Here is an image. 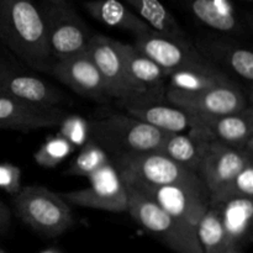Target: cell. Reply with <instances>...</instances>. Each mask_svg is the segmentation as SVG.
<instances>
[{
    "label": "cell",
    "mask_w": 253,
    "mask_h": 253,
    "mask_svg": "<svg viewBox=\"0 0 253 253\" xmlns=\"http://www.w3.org/2000/svg\"><path fill=\"white\" fill-rule=\"evenodd\" d=\"M0 40L30 67L48 73L54 59L43 16L34 0H0Z\"/></svg>",
    "instance_id": "cell-1"
},
{
    "label": "cell",
    "mask_w": 253,
    "mask_h": 253,
    "mask_svg": "<svg viewBox=\"0 0 253 253\" xmlns=\"http://www.w3.org/2000/svg\"><path fill=\"white\" fill-rule=\"evenodd\" d=\"M168 136V132L124 114L89 121V138L110 158L127 153L160 152Z\"/></svg>",
    "instance_id": "cell-2"
},
{
    "label": "cell",
    "mask_w": 253,
    "mask_h": 253,
    "mask_svg": "<svg viewBox=\"0 0 253 253\" xmlns=\"http://www.w3.org/2000/svg\"><path fill=\"white\" fill-rule=\"evenodd\" d=\"M127 192V212L142 229L175 253H202L197 229L175 219L157 203L124 182Z\"/></svg>",
    "instance_id": "cell-3"
},
{
    "label": "cell",
    "mask_w": 253,
    "mask_h": 253,
    "mask_svg": "<svg viewBox=\"0 0 253 253\" xmlns=\"http://www.w3.org/2000/svg\"><path fill=\"white\" fill-rule=\"evenodd\" d=\"M12 205L22 222L46 237L59 236L74 225L68 203L44 187H22L12 197Z\"/></svg>",
    "instance_id": "cell-4"
},
{
    "label": "cell",
    "mask_w": 253,
    "mask_h": 253,
    "mask_svg": "<svg viewBox=\"0 0 253 253\" xmlns=\"http://www.w3.org/2000/svg\"><path fill=\"white\" fill-rule=\"evenodd\" d=\"M46 25L47 41L54 61L85 53L93 35L68 1L39 4Z\"/></svg>",
    "instance_id": "cell-5"
},
{
    "label": "cell",
    "mask_w": 253,
    "mask_h": 253,
    "mask_svg": "<svg viewBox=\"0 0 253 253\" xmlns=\"http://www.w3.org/2000/svg\"><path fill=\"white\" fill-rule=\"evenodd\" d=\"M110 161L123 179L151 187L202 180L198 174L157 151L115 156Z\"/></svg>",
    "instance_id": "cell-6"
},
{
    "label": "cell",
    "mask_w": 253,
    "mask_h": 253,
    "mask_svg": "<svg viewBox=\"0 0 253 253\" xmlns=\"http://www.w3.org/2000/svg\"><path fill=\"white\" fill-rule=\"evenodd\" d=\"M123 180L147 195L173 217L195 229L209 208V192L202 180L162 187H151L131 180Z\"/></svg>",
    "instance_id": "cell-7"
},
{
    "label": "cell",
    "mask_w": 253,
    "mask_h": 253,
    "mask_svg": "<svg viewBox=\"0 0 253 253\" xmlns=\"http://www.w3.org/2000/svg\"><path fill=\"white\" fill-rule=\"evenodd\" d=\"M120 41L104 35H93L86 53L98 68L109 98L128 100H146L142 91L133 85L126 72L125 62L121 56Z\"/></svg>",
    "instance_id": "cell-8"
},
{
    "label": "cell",
    "mask_w": 253,
    "mask_h": 253,
    "mask_svg": "<svg viewBox=\"0 0 253 253\" xmlns=\"http://www.w3.org/2000/svg\"><path fill=\"white\" fill-rule=\"evenodd\" d=\"M89 187L62 194L69 205L109 212L127 211V192L113 163H108L88 178Z\"/></svg>",
    "instance_id": "cell-9"
},
{
    "label": "cell",
    "mask_w": 253,
    "mask_h": 253,
    "mask_svg": "<svg viewBox=\"0 0 253 253\" xmlns=\"http://www.w3.org/2000/svg\"><path fill=\"white\" fill-rule=\"evenodd\" d=\"M188 133L202 141H214L237 148H253V111L208 116L190 114Z\"/></svg>",
    "instance_id": "cell-10"
},
{
    "label": "cell",
    "mask_w": 253,
    "mask_h": 253,
    "mask_svg": "<svg viewBox=\"0 0 253 253\" xmlns=\"http://www.w3.org/2000/svg\"><path fill=\"white\" fill-rule=\"evenodd\" d=\"M133 47L157 63L166 74L210 62L188 39L168 36L155 30L136 36Z\"/></svg>",
    "instance_id": "cell-11"
},
{
    "label": "cell",
    "mask_w": 253,
    "mask_h": 253,
    "mask_svg": "<svg viewBox=\"0 0 253 253\" xmlns=\"http://www.w3.org/2000/svg\"><path fill=\"white\" fill-rule=\"evenodd\" d=\"M166 99L170 105L194 115H227L249 108L237 85L216 86L199 91H182L167 88Z\"/></svg>",
    "instance_id": "cell-12"
},
{
    "label": "cell",
    "mask_w": 253,
    "mask_h": 253,
    "mask_svg": "<svg viewBox=\"0 0 253 253\" xmlns=\"http://www.w3.org/2000/svg\"><path fill=\"white\" fill-rule=\"evenodd\" d=\"M251 163L253 148H237L214 141H205L197 174L211 194Z\"/></svg>",
    "instance_id": "cell-13"
},
{
    "label": "cell",
    "mask_w": 253,
    "mask_h": 253,
    "mask_svg": "<svg viewBox=\"0 0 253 253\" xmlns=\"http://www.w3.org/2000/svg\"><path fill=\"white\" fill-rule=\"evenodd\" d=\"M67 113L59 108H42L16 100L0 91V128L21 132L58 127Z\"/></svg>",
    "instance_id": "cell-14"
},
{
    "label": "cell",
    "mask_w": 253,
    "mask_h": 253,
    "mask_svg": "<svg viewBox=\"0 0 253 253\" xmlns=\"http://www.w3.org/2000/svg\"><path fill=\"white\" fill-rule=\"evenodd\" d=\"M0 91L22 103L42 108H58L64 101L62 91L48 82L4 64H0Z\"/></svg>",
    "instance_id": "cell-15"
},
{
    "label": "cell",
    "mask_w": 253,
    "mask_h": 253,
    "mask_svg": "<svg viewBox=\"0 0 253 253\" xmlns=\"http://www.w3.org/2000/svg\"><path fill=\"white\" fill-rule=\"evenodd\" d=\"M48 73L79 95L95 100L109 99L105 83L88 53L53 61Z\"/></svg>",
    "instance_id": "cell-16"
},
{
    "label": "cell",
    "mask_w": 253,
    "mask_h": 253,
    "mask_svg": "<svg viewBox=\"0 0 253 253\" xmlns=\"http://www.w3.org/2000/svg\"><path fill=\"white\" fill-rule=\"evenodd\" d=\"M205 26L227 35L245 31L244 17L232 0H170Z\"/></svg>",
    "instance_id": "cell-17"
},
{
    "label": "cell",
    "mask_w": 253,
    "mask_h": 253,
    "mask_svg": "<svg viewBox=\"0 0 253 253\" xmlns=\"http://www.w3.org/2000/svg\"><path fill=\"white\" fill-rule=\"evenodd\" d=\"M215 207L220 209L226 253H244V249L251 240L253 200L235 199Z\"/></svg>",
    "instance_id": "cell-18"
},
{
    "label": "cell",
    "mask_w": 253,
    "mask_h": 253,
    "mask_svg": "<svg viewBox=\"0 0 253 253\" xmlns=\"http://www.w3.org/2000/svg\"><path fill=\"white\" fill-rule=\"evenodd\" d=\"M124 106L130 116L165 132L182 133L190 127V114L174 105L128 100L124 103Z\"/></svg>",
    "instance_id": "cell-19"
},
{
    "label": "cell",
    "mask_w": 253,
    "mask_h": 253,
    "mask_svg": "<svg viewBox=\"0 0 253 253\" xmlns=\"http://www.w3.org/2000/svg\"><path fill=\"white\" fill-rule=\"evenodd\" d=\"M119 47L125 62L127 76L133 85L137 86L146 98L161 93L167 79L166 72L152 59L136 49L133 44L120 42Z\"/></svg>",
    "instance_id": "cell-20"
},
{
    "label": "cell",
    "mask_w": 253,
    "mask_h": 253,
    "mask_svg": "<svg viewBox=\"0 0 253 253\" xmlns=\"http://www.w3.org/2000/svg\"><path fill=\"white\" fill-rule=\"evenodd\" d=\"M195 48L207 59L210 57L229 67L245 81L253 79V53L247 47L222 39H202Z\"/></svg>",
    "instance_id": "cell-21"
},
{
    "label": "cell",
    "mask_w": 253,
    "mask_h": 253,
    "mask_svg": "<svg viewBox=\"0 0 253 253\" xmlns=\"http://www.w3.org/2000/svg\"><path fill=\"white\" fill-rule=\"evenodd\" d=\"M83 6L96 21L131 32L135 37L153 30L119 0H88Z\"/></svg>",
    "instance_id": "cell-22"
},
{
    "label": "cell",
    "mask_w": 253,
    "mask_h": 253,
    "mask_svg": "<svg viewBox=\"0 0 253 253\" xmlns=\"http://www.w3.org/2000/svg\"><path fill=\"white\" fill-rule=\"evenodd\" d=\"M168 88L182 91H199L216 86L236 85L226 73L212 62L167 74Z\"/></svg>",
    "instance_id": "cell-23"
},
{
    "label": "cell",
    "mask_w": 253,
    "mask_h": 253,
    "mask_svg": "<svg viewBox=\"0 0 253 253\" xmlns=\"http://www.w3.org/2000/svg\"><path fill=\"white\" fill-rule=\"evenodd\" d=\"M125 1L135 10L136 15L155 31L178 39H187L184 30L161 0H125Z\"/></svg>",
    "instance_id": "cell-24"
},
{
    "label": "cell",
    "mask_w": 253,
    "mask_h": 253,
    "mask_svg": "<svg viewBox=\"0 0 253 253\" xmlns=\"http://www.w3.org/2000/svg\"><path fill=\"white\" fill-rule=\"evenodd\" d=\"M204 142L205 141L198 140L190 133H169L160 152L197 174L202 161Z\"/></svg>",
    "instance_id": "cell-25"
},
{
    "label": "cell",
    "mask_w": 253,
    "mask_h": 253,
    "mask_svg": "<svg viewBox=\"0 0 253 253\" xmlns=\"http://www.w3.org/2000/svg\"><path fill=\"white\" fill-rule=\"evenodd\" d=\"M197 235L202 253H226V241L219 207L209 205L198 224Z\"/></svg>",
    "instance_id": "cell-26"
},
{
    "label": "cell",
    "mask_w": 253,
    "mask_h": 253,
    "mask_svg": "<svg viewBox=\"0 0 253 253\" xmlns=\"http://www.w3.org/2000/svg\"><path fill=\"white\" fill-rule=\"evenodd\" d=\"M253 198V163L245 167L239 174L222 187L209 194V205H221L235 199Z\"/></svg>",
    "instance_id": "cell-27"
},
{
    "label": "cell",
    "mask_w": 253,
    "mask_h": 253,
    "mask_svg": "<svg viewBox=\"0 0 253 253\" xmlns=\"http://www.w3.org/2000/svg\"><path fill=\"white\" fill-rule=\"evenodd\" d=\"M110 157L99 145L89 138L81 147V151L69 166L67 174L84 177L88 179L91 174L110 163Z\"/></svg>",
    "instance_id": "cell-28"
},
{
    "label": "cell",
    "mask_w": 253,
    "mask_h": 253,
    "mask_svg": "<svg viewBox=\"0 0 253 253\" xmlns=\"http://www.w3.org/2000/svg\"><path fill=\"white\" fill-rule=\"evenodd\" d=\"M76 148L57 133L41 145L34 155L35 162L42 168H54L72 155Z\"/></svg>",
    "instance_id": "cell-29"
},
{
    "label": "cell",
    "mask_w": 253,
    "mask_h": 253,
    "mask_svg": "<svg viewBox=\"0 0 253 253\" xmlns=\"http://www.w3.org/2000/svg\"><path fill=\"white\" fill-rule=\"evenodd\" d=\"M58 135L74 148H81L89 140V121L81 115L67 114L58 125Z\"/></svg>",
    "instance_id": "cell-30"
},
{
    "label": "cell",
    "mask_w": 253,
    "mask_h": 253,
    "mask_svg": "<svg viewBox=\"0 0 253 253\" xmlns=\"http://www.w3.org/2000/svg\"><path fill=\"white\" fill-rule=\"evenodd\" d=\"M21 170L17 166L11 163L0 165V189L16 195L21 190Z\"/></svg>",
    "instance_id": "cell-31"
},
{
    "label": "cell",
    "mask_w": 253,
    "mask_h": 253,
    "mask_svg": "<svg viewBox=\"0 0 253 253\" xmlns=\"http://www.w3.org/2000/svg\"><path fill=\"white\" fill-rule=\"evenodd\" d=\"M10 226H11V211L0 200V235L6 234Z\"/></svg>",
    "instance_id": "cell-32"
},
{
    "label": "cell",
    "mask_w": 253,
    "mask_h": 253,
    "mask_svg": "<svg viewBox=\"0 0 253 253\" xmlns=\"http://www.w3.org/2000/svg\"><path fill=\"white\" fill-rule=\"evenodd\" d=\"M42 1H49V2H63L67 0H42Z\"/></svg>",
    "instance_id": "cell-33"
},
{
    "label": "cell",
    "mask_w": 253,
    "mask_h": 253,
    "mask_svg": "<svg viewBox=\"0 0 253 253\" xmlns=\"http://www.w3.org/2000/svg\"><path fill=\"white\" fill-rule=\"evenodd\" d=\"M240 1H244V2H247V4H251L253 0H240Z\"/></svg>",
    "instance_id": "cell-34"
},
{
    "label": "cell",
    "mask_w": 253,
    "mask_h": 253,
    "mask_svg": "<svg viewBox=\"0 0 253 253\" xmlns=\"http://www.w3.org/2000/svg\"><path fill=\"white\" fill-rule=\"evenodd\" d=\"M0 253H7V252H5L4 250H1V249H0Z\"/></svg>",
    "instance_id": "cell-35"
},
{
    "label": "cell",
    "mask_w": 253,
    "mask_h": 253,
    "mask_svg": "<svg viewBox=\"0 0 253 253\" xmlns=\"http://www.w3.org/2000/svg\"><path fill=\"white\" fill-rule=\"evenodd\" d=\"M44 253H52V252H44Z\"/></svg>",
    "instance_id": "cell-36"
}]
</instances>
